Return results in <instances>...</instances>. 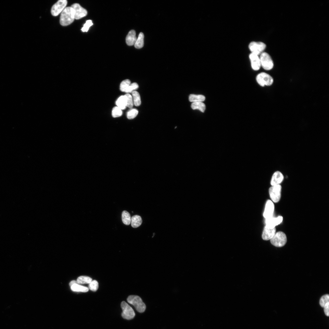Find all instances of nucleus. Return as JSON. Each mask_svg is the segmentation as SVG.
<instances>
[{
    "instance_id": "c756f323",
    "label": "nucleus",
    "mask_w": 329,
    "mask_h": 329,
    "mask_svg": "<svg viewBox=\"0 0 329 329\" xmlns=\"http://www.w3.org/2000/svg\"><path fill=\"white\" fill-rule=\"evenodd\" d=\"M88 289L94 292L96 291L98 288V282L95 281H92L89 284Z\"/></svg>"
},
{
    "instance_id": "b1692460",
    "label": "nucleus",
    "mask_w": 329,
    "mask_h": 329,
    "mask_svg": "<svg viewBox=\"0 0 329 329\" xmlns=\"http://www.w3.org/2000/svg\"><path fill=\"white\" fill-rule=\"evenodd\" d=\"M132 98L134 104L136 107L140 106L141 103L140 95L137 91H135L132 92Z\"/></svg>"
},
{
    "instance_id": "9d476101",
    "label": "nucleus",
    "mask_w": 329,
    "mask_h": 329,
    "mask_svg": "<svg viewBox=\"0 0 329 329\" xmlns=\"http://www.w3.org/2000/svg\"><path fill=\"white\" fill-rule=\"evenodd\" d=\"M71 7L74 10L75 19H80L87 14V11L78 4H73Z\"/></svg>"
},
{
    "instance_id": "a211bd4d",
    "label": "nucleus",
    "mask_w": 329,
    "mask_h": 329,
    "mask_svg": "<svg viewBox=\"0 0 329 329\" xmlns=\"http://www.w3.org/2000/svg\"><path fill=\"white\" fill-rule=\"evenodd\" d=\"M142 222V218L140 216L138 215L134 216L132 218V226L134 228H137L141 225Z\"/></svg>"
},
{
    "instance_id": "4be33fe9",
    "label": "nucleus",
    "mask_w": 329,
    "mask_h": 329,
    "mask_svg": "<svg viewBox=\"0 0 329 329\" xmlns=\"http://www.w3.org/2000/svg\"><path fill=\"white\" fill-rule=\"evenodd\" d=\"M70 287L71 290L74 292H87L89 291V289L87 287L79 284H74Z\"/></svg>"
},
{
    "instance_id": "2f4dec72",
    "label": "nucleus",
    "mask_w": 329,
    "mask_h": 329,
    "mask_svg": "<svg viewBox=\"0 0 329 329\" xmlns=\"http://www.w3.org/2000/svg\"><path fill=\"white\" fill-rule=\"evenodd\" d=\"M93 25L92 21L91 20H87L86 23L84 24L83 27L81 29L82 32H87L89 30V28Z\"/></svg>"
},
{
    "instance_id": "423d86ee",
    "label": "nucleus",
    "mask_w": 329,
    "mask_h": 329,
    "mask_svg": "<svg viewBox=\"0 0 329 329\" xmlns=\"http://www.w3.org/2000/svg\"><path fill=\"white\" fill-rule=\"evenodd\" d=\"M266 47V45L262 42H253L249 45L251 53L259 56L264 52Z\"/></svg>"
},
{
    "instance_id": "aec40b11",
    "label": "nucleus",
    "mask_w": 329,
    "mask_h": 329,
    "mask_svg": "<svg viewBox=\"0 0 329 329\" xmlns=\"http://www.w3.org/2000/svg\"><path fill=\"white\" fill-rule=\"evenodd\" d=\"M192 109L194 110H198L202 113H204L206 110V106L203 102L193 103L191 105Z\"/></svg>"
},
{
    "instance_id": "0eeeda50",
    "label": "nucleus",
    "mask_w": 329,
    "mask_h": 329,
    "mask_svg": "<svg viewBox=\"0 0 329 329\" xmlns=\"http://www.w3.org/2000/svg\"><path fill=\"white\" fill-rule=\"evenodd\" d=\"M121 307L123 310L122 316L127 320L133 319L135 316V313L133 309L125 301L121 303Z\"/></svg>"
},
{
    "instance_id": "473e14b6",
    "label": "nucleus",
    "mask_w": 329,
    "mask_h": 329,
    "mask_svg": "<svg viewBox=\"0 0 329 329\" xmlns=\"http://www.w3.org/2000/svg\"><path fill=\"white\" fill-rule=\"evenodd\" d=\"M139 87L138 85L136 83L131 84L128 89L125 92L127 94L132 93L137 90Z\"/></svg>"
},
{
    "instance_id": "39448f33",
    "label": "nucleus",
    "mask_w": 329,
    "mask_h": 329,
    "mask_svg": "<svg viewBox=\"0 0 329 329\" xmlns=\"http://www.w3.org/2000/svg\"><path fill=\"white\" fill-rule=\"evenodd\" d=\"M271 244L278 247L284 246L287 242L286 235L284 232H279L276 233L272 238L270 240Z\"/></svg>"
},
{
    "instance_id": "5701e85b",
    "label": "nucleus",
    "mask_w": 329,
    "mask_h": 329,
    "mask_svg": "<svg viewBox=\"0 0 329 329\" xmlns=\"http://www.w3.org/2000/svg\"><path fill=\"white\" fill-rule=\"evenodd\" d=\"M144 34L141 33L134 45L136 48L140 49L143 47L144 45Z\"/></svg>"
},
{
    "instance_id": "6e6552de",
    "label": "nucleus",
    "mask_w": 329,
    "mask_h": 329,
    "mask_svg": "<svg viewBox=\"0 0 329 329\" xmlns=\"http://www.w3.org/2000/svg\"><path fill=\"white\" fill-rule=\"evenodd\" d=\"M282 187L281 185L272 186L269 190V194L272 201L275 203L279 202L281 197Z\"/></svg>"
},
{
    "instance_id": "a878e982",
    "label": "nucleus",
    "mask_w": 329,
    "mask_h": 329,
    "mask_svg": "<svg viewBox=\"0 0 329 329\" xmlns=\"http://www.w3.org/2000/svg\"><path fill=\"white\" fill-rule=\"evenodd\" d=\"M131 84V82L129 80L126 79L123 81L120 85V89L121 91L125 92Z\"/></svg>"
},
{
    "instance_id": "393cba45",
    "label": "nucleus",
    "mask_w": 329,
    "mask_h": 329,
    "mask_svg": "<svg viewBox=\"0 0 329 329\" xmlns=\"http://www.w3.org/2000/svg\"><path fill=\"white\" fill-rule=\"evenodd\" d=\"M92 281V279L90 277L87 276H82L78 277L77 281L79 284H89Z\"/></svg>"
},
{
    "instance_id": "cd10ccee",
    "label": "nucleus",
    "mask_w": 329,
    "mask_h": 329,
    "mask_svg": "<svg viewBox=\"0 0 329 329\" xmlns=\"http://www.w3.org/2000/svg\"><path fill=\"white\" fill-rule=\"evenodd\" d=\"M138 113V111L137 109H132L127 113V118L129 119H133L137 116Z\"/></svg>"
},
{
    "instance_id": "7ed1b4c3",
    "label": "nucleus",
    "mask_w": 329,
    "mask_h": 329,
    "mask_svg": "<svg viewBox=\"0 0 329 329\" xmlns=\"http://www.w3.org/2000/svg\"><path fill=\"white\" fill-rule=\"evenodd\" d=\"M127 301L130 304L133 306L138 312L143 313L145 311L146 306L141 298L138 296L130 295L127 298Z\"/></svg>"
},
{
    "instance_id": "2eb2a0df",
    "label": "nucleus",
    "mask_w": 329,
    "mask_h": 329,
    "mask_svg": "<svg viewBox=\"0 0 329 329\" xmlns=\"http://www.w3.org/2000/svg\"><path fill=\"white\" fill-rule=\"evenodd\" d=\"M276 231L275 228L272 229L265 226L262 234V239L265 241L271 239L275 234Z\"/></svg>"
},
{
    "instance_id": "f704fd0d",
    "label": "nucleus",
    "mask_w": 329,
    "mask_h": 329,
    "mask_svg": "<svg viewBox=\"0 0 329 329\" xmlns=\"http://www.w3.org/2000/svg\"><path fill=\"white\" fill-rule=\"evenodd\" d=\"M74 284H79L77 281H71L69 284V285L71 287L72 285Z\"/></svg>"
},
{
    "instance_id": "dca6fc26",
    "label": "nucleus",
    "mask_w": 329,
    "mask_h": 329,
    "mask_svg": "<svg viewBox=\"0 0 329 329\" xmlns=\"http://www.w3.org/2000/svg\"><path fill=\"white\" fill-rule=\"evenodd\" d=\"M137 39L135 31L132 30L129 33L127 36H126V43L129 46L134 45Z\"/></svg>"
},
{
    "instance_id": "ddd939ff",
    "label": "nucleus",
    "mask_w": 329,
    "mask_h": 329,
    "mask_svg": "<svg viewBox=\"0 0 329 329\" xmlns=\"http://www.w3.org/2000/svg\"><path fill=\"white\" fill-rule=\"evenodd\" d=\"M283 220V217L281 216H279L277 217L273 216L265 219L266 226L270 228H275V226L280 224Z\"/></svg>"
},
{
    "instance_id": "4468645a",
    "label": "nucleus",
    "mask_w": 329,
    "mask_h": 329,
    "mask_svg": "<svg viewBox=\"0 0 329 329\" xmlns=\"http://www.w3.org/2000/svg\"><path fill=\"white\" fill-rule=\"evenodd\" d=\"M274 211V205L273 202L271 200H268L263 213L264 217L266 219L273 217Z\"/></svg>"
},
{
    "instance_id": "bb28decb",
    "label": "nucleus",
    "mask_w": 329,
    "mask_h": 329,
    "mask_svg": "<svg viewBox=\"0 0 329 329\" xmlns=\"http://www.w3.org/2000/svg\"><path fill=\"white\" fill-rule=\"evenodd\" d=\"M126 100V107L130 109H132L134 103L132 96L129 94H127L124 95Z\"/></svg>"
},
{
    "instance_id": "f3484780",
    "label": "nucleus",
    "mask_w": 329,
    "mask_h": 329,
    "mask_svg": "<svg viewBox=\"0 0 329 329\" xmlns=\"http://www.w3.org/2000/svg\"><path fill=\"white\" fill-rule=\"evenodd\" d=\"M189 100L192 103L203 102L206 100V97L202 95H190L189 96Z\"/></svg>"
},
{
    "instance_id": "c85d7f7f",
    "label": "nucleus",
    "mask_w": 329,
    "mask_h": 329,
    "mask_svg": "<svg viewBox=\"0 0 329 329\" xmlns=\"http://www.w3.org/2000/svg\"><path fill=\"white\" fill-rule=\"evenodd\" d=\"M329 303V296L328 294H326L322 296L320 300V306L324 308L327 303Z\"/></svg>"
},
{
    "instance_id": "1a4fd4ad",
    "label": "nucleus",
    "mask_w": 329,
    "mask_h": 329,
    "mask_svg": "<svg viewBox=\"0 0 329 329\" xmlns=\"http://www.w3.org/2000/svg\"><path fill=\"white\" fill-rule=\"evenodd\" d=\"M67 4L66 0H60L52 7L51 13L54 16L58 15L66 8Z\"/></svg>"
},
{
    "instance_id": "412c9836",
    "label": "nucleus",
    "mask_w": 329,
    "mask_h": 329,
    "mask_svg": "<svg viewBox=\"0 0 329 329\" xmlns=\"http://www.w3.org/2000/svg\"><path fill=\"white\" fill-rule=\"evenodd\" d=\"M116 104L117 107L121 110L125 109L126 107V102L125 95L120 96L117 100Z\"/></svg>"
},
{
    "instance_id": "72a5a7b5",
    "label": "nucleus",
    "mask_w": 329,
    "mask_h": 329,
    "mask_svg": "<svg viewBox=\"0 0 329 329\" xmlns=\"http://www.w3.org/2000/svg\"><path fill=\"white\" fill-rule=\"evenodd\" d=\"M329 303H327V304L324 307V313L327 316H328L329 315Z\"/></svg>"
},
{
    "instance_id": "f257e3e1",
    "label": "nucleus",
    "mask_w": 329,
    "mask_h": 329,
    "mask_svg": "<svg viewBox=\"0 0 329 329\" xmlns=\"http://www.w3.org/2000/svg\"><path fill=\"white\" fill-rule=\"evenodd\" d=\"M75 19L74 10L71 7H66L61 13L60 23L63 26H67L72 23Z\"/></svg>"
},
{
    "instance_id": "9b49d317",
    "label": "nucleus",
    "mask_w": 329,
    "mask_h": 329,
    "mask_svg": "<svg viewBox=\"0 0 329 329\" xmlns=\"http://www.w3.org/2000/svg\"><path fill=\"white\" fill-rule=\"evenodd\" d=\"M249 57L252 69L255 71L259 70L261 67L259 56L251 53Z\"/></svg>"
},
{
    "instance_id": "7c9ffc66",
    "label": "nucleus",
    "mask_w": 329,
    "mask_h": 329,
    "mask_svg": "<svg viewBox=\"0 0 329 329\" xmlns=\"http://www.w3.org/2000/svg\"><path fill=\"white\" fill-rule=\"evenodd\" d=\"M122 110L118 107H114L112 110V115L114 118L121 116L122 114Z\"/></svg>"
},
{
    "instance_id": "6ab92c4d",
    "label": "nucleus",
    "mask_w": 329,
    "mask_h": 329,
    "mask_svg": "<svg viewBox=\"0 0 329 329\" xmlns=\"http://www.w3.org/2000/svg\"><path fill=\"white\" fill-rule=\"evenodd\" d=\"M132 217L129 212L126 211L123 212L122 214V220L126 225H129L131 223Z\"/></svg>"
},
{
    "instance_id": "20e7f679",
    "label": "nucleus",
    "mask_w": 329,
    "mask_h": 329,
    "mask_svg": "<svg viewBox=\"0 0 329 329\" xmlns=\"http://www.w3.org/2000/svg\"><path fill=\"white\" fill-rule=\"evenodd\" d=\"M261 67L265 70H271L274 67V63L270 56L264 52L259 56Z\"/></svg>"
},
{
    "instance_id": "f03ea898",
    "label": "nucleus",
    "mask_w": 329,
    "mask_h": 329,
    "mask_svg": "<svg viewBox=\"0 0 329 329\" xmlns=\"http://www.w3.org/2000/svg\"><path fill=\"white\" fill-rule=\"evenodd\" d=\"M256 81L258 84L262 87L270 86L273 85V78L269 74L264 72L259 73L256 76Z\"/></svg>"
},
{
    "instance_id": "f8f14e48",
    "label": "nucleus",
    "mask_w": 329,
    "mask_h": 329,
    "mask_svg": "<svg viewBox=\"0 0 329 329\" xmlns=\"http://www.w3.org/2000/svg\"><path fill=\"white\" fill-rule=\"evenodd\" d=\"M284 179V176L282 173L279 171H276L272 175L271 184L272 186L280 185Z\"/></svg>"
}]
</instances>
